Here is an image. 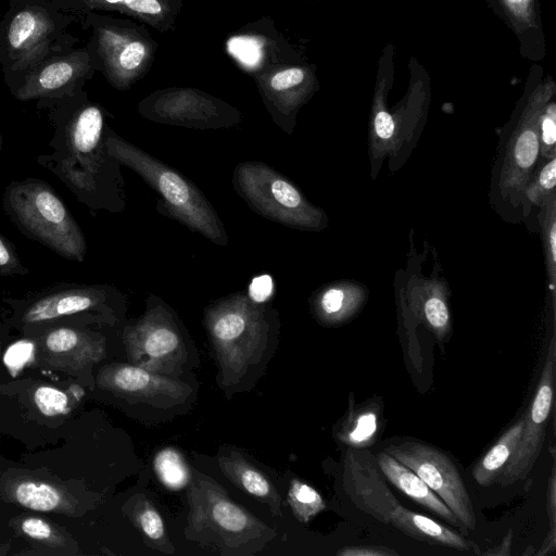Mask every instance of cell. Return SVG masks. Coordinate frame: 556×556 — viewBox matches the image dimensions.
<instances>
[{"label":"cell","mask_w":556,"mask_h":556,"mask_svg":"<svg viewBox=\"0 0 556 556\" xmlns=\"http://www.w3.org/2000/svg\"><path fill=\"white\" fill-rule=\"evenodd\" d=\"M54 128L51 153L36 162L53 173L90 211H116L119 203L118 162L104 143L105 110L83 90L74 96L37 101Z\"/></svg>","instance_id":"1"},{"label":"cell","mask_w":556,"mask_h":556,"mask_svg":"<svg viewBox=\"0 0 556 556\" xmlns=\"http://www.w3.org/2000/svg\"><path fill=\"white\" fill-rule=\"evenodd\" d=\"M556 96L551 76H529L525 91L500 134L494 159L489 203L507 223L521 222V198L540 162V117Z\"/></svg>","instance_id":"2"},{"label":"cell","mask_w":556,"mask_h":556,"mask_svg":"<svg viewBox=\"0 0 556 556\" xmlns=\"http://www.w3.org/2000/svg\"><path fill=\"white\" fill-rule=\"evenodd\" d=\"M394 48L388 43L378 62L368 127V152L371 177L389 157L392 170L401 167L416 146L427 119L430 103V78L414 56L409 60L408 88L401 101L388 106L394 75Z\"/></svg>","instance_id":"3"},{"label":"cell","mask_w":556,"mask_h":556,"mask_svg":"<svg viewBox=\"0 0 556 556\" xmlns=\"http://www.w3.org/2000/svg\"><path fill=\"white\" fill-rule=\"evenodd\" d=\"M75 22L54 0H9L0 20V72L11 93L41 61L79 42L68 30Z\"/></svg>","instance_id":"4"},{"label":"cell","mask_w":556,"mask_h":556,"mask_svg":"<svg viewBox=\"0 0 556 556\" xmlns=\"http://www.w3.org/2000/svg\"><path fill=\"white\" fill-rule=\"evenodd\" d=\"M110 155L140 175L162 197V212L219 245L227 244L224 225L211 203L189 179L105 126Z\"/></svg>","instance_id":"5"},{"label":"cell","mask_w":556,"mask_h":556,"mask_svg":"<svg viewBox=\"0 0 556 556\" xmlns=\"http://www.w3.org/2000/svg\"><path fill=\"white\" fill-rule=\"evenodd\" d=\"M2 205L8 217L26 237L59 256L84 262L85 235L54 189L46 181L26 178L10 182Z\"/></svg>","instance_id":"6"},{"label":"cell","mask_w":556,"mask_h":556,"mask_svg":"<svg viewBox=\"0 0 556 556\" xmlns=\"http://www.w3.org/2000/svg\"><path fill=\"white\" fill-rule=\"evenodd\" d=\"M189 527L198 541L224 555L255 554L275 536L273 529L232 502L214 480L194 472L189 482Z\"/></svg>","instance_id":"7"},{"label":"cell","mask_w":556,"mask_h":556,"mask_svg":"<svg viewBox=\"0 0 556 556\" xmlns=\"http://www.w3.org/2000/svg\"><path fill=\"white\" fill-rule=\"evenodd\" d=\"M76 18L90 34L86 47L93 68L111 87L128 90L149 73L157 42L144 25L98 12H86Z\"/></svg>","instance_id":"8"},{"label":"cell","mask_w":556,"mask_h":556,"mask_svg":"<svg viewBox=\"0 0 556 556\" xmlns=\"http://www.w3.org/2000/svg\"><path fill=\"white\" fill-rule=\"evenodd\" d=\"M233 185L252 210L270 220L307 231H321L328 226L324 210L312 204L287 177L261 162L240 163Z\"/></svg>","instance_id":"9"},{"label":"cell","mask_w":556,"mask_h":556,"mask_svg":"<svg viewBox=\"0 0 556 556\" xmlns=\"http://www.w3.org/2000/svg\"><path fill=\"white\" fill-rule=\"evenodd\" d=\"M205 325L223 372L231 377L244 374L265 349L268 324L249 295L225 298L206 312Z\"/></svg>","instance_id":"10"},{"label":"cell","mask_w":556,"mask_h":556,"mask_svg":"<svg viewBox=\"0 0 556 556\" xmlns=\"http://www.w3.org/2000/svg\"><path fill=\"white\" fill-rule=\"evenodd\" d=\"M137 110L155 123L197 129L232 127L242 119L235 106L191 87L155 90L139 102Z\"/></svg>","instance_id":"11"},{"label":"cell","mask_w":556,"mask_h":556,"mask_svg":"<svg viewBox=\"0 0 556 556\" xmlns=\"http://www.w3.org/2000/svg\"><path fill=\"white\" fill-rule=\"evenodd\" d=\"M387 453L410 468L445 503L465 530L476 529L470 494L452 458L441 450L416 440H405L384 447Z\"/></svg>","instance_id":"12"},{"label":"cell","mask_w":556,"mask_h":556,"mask_svg":"<svg viewBox=\"0 0 556 556\" xmlns=\"http://www.w3.org/2000/svg\"><path fill=\"white\" fill-rule=\"evenodd\" d=\"M129 361L157 374H170L185 363L186 350L179 329L162 302L124 332Z\"/></svg>","instance_id":"13"},{"label":"cell","mask_w":556,"mask_h":556,"mask_svg":"<svg viewBox=\"0 0 556 556\" xmlns=\"http://www.w3.org/2000/svg\"><path fill=\"white\" fill-rule=\"evenodd\" d=\"M252 75L274 122L291 134L300 109L319 89L315 65L273 62L253 70Z\"/></svg>","instance_id":"14"},{"label":"cell","mask_w":556,"mask_h":556,"mask_svg":"<svg viewBox=\"0 0 556 556\" xmlns=\"http://www.w3.org/2000/svg\"><path fill=\"white\" fill-rule=\"evenodd\" d=\"M116 291L105 285L63 282L24 300H7L14 305L23 326H39L61 318L101 312L109 307Z\"/></svg>","instance_id":"15"},{"label":"cell","mask_w":556,"mask_h":556,"mask_svg":"<svg viewBox=\"0 0 556 556\" xmlns=\"http://www.w3.org/2000/svg\"><path fill=\"white\" fill-rule=\"evenodd\" d=\"M555 365L556 338L555 331H553L536 392L530 409L526 413V420L518 445L496 480L503 486L527 478L541 454L546 422L553 404Z\"/></svg>","instance_id":"16"},{"label":"cell","mask_w":556,"mask_h":556,"mask_svg":"<svg viewBox=\"0 0 556 556\" xmlns=\"http://www.w3.org/2000/svg\"><path fill=\"white\" fill-rule=\"evenodd\" d=\"M94 73L87 47H74L41 61L11 94L22 102L74 96L84 90Z\"/></svg>","instance_id":"17"},{"label":"cell","mask_w":556,"mask_h":556,"mask_svg":"<svg viewBox=\"0 0 556 556\" xmlns=\"http://www.w3.org/2000/svg\"><path fill=\"white\" fill-rule=\"evenodd\" d=\"M435 264L429 276L420 273V255L409 253L408 270L403 271V294L415 323L422 325L443 343L452 332L450 290Z\"/></svg>","instance_id":"18"},{"label":"cell","mask_w":556,"mask_h":556,"mask_svg":"<svg viewBox=\"0 0 556 556\" xmlns=\"http://www.w3.org/2000/svg\"><path fill=\"white\" fill-rule=\"evenodd\" d=\"M97 383L118 397L161 407L179 404L189 395L186 384L137 365L104 366L99 370Z\"/></svg>","instance_id":"19"},{"label":"cell","mask_w":556,"mask_h":556,"mask_svg":"<svg viewBox=\"0 0 556 556\" xmlns=\"http://www.w3.org/2000/svg\"><path fill=\"white\" fill-rule=\"evenodd\" d=\"M104 354L102 336L75 327H50L36 339L38 363L67 374H76L98 363Z\"/></svg>","instance_id":"20"},{"label":"cell","mask_w":556,"mask_h":556,"mask_svg":"<svg viewBox=\"0 0 556 556\" xmlns=\"http://www.w3.org/2000/svg\"><path fill=\"white\" fill-rule=\"evenodd\" d=\"M376 458L367 451L352 448L343 460V488L354 506L382 523L400 505L379 472Z\"/></svg>","instance_id":"21"},{"label":"cell","mask_w":556,"mask_h":556,"mask_svg":"<svg viewBox=\"0 0 556 556\" xmlns=\"http://www.w3.org/2000/svg\"><path fill=\"white\" fill-rule=\"evenodd\" d=\"M75 17L86 12H115L161 33L173 29L182 0H54Z\"/></svg>","instance_id":"22"},{"label":"cell","mask_w":556,"mask_h":556,"mask_svg":"<svg viewBox=\"0 0 556 556\" xmlns=\"http://www.w3.org/2000/svg\"><path fill=\"white\" fill-rule=\"evenodd\" d=\"M2 496L16 505L36 511L77 515V501L64 488L29 476H12L1 483Z\"/></svg>","instance_id":"23"},{"label":"cell","mask_w":556,"mask_h":556,"mask_svg":"<svg viewBox=\"0 0 556 556\" xmlns=\"http://www.w3.org/2000/svg\"><path fill=\"white\" fill-rule=\"evenodd\" d=\"M368 295L367 287L359 281H332L314 293L311 305L320 324L340 326L353 319L363 309Z\"/></svg>","instance_id":"24"},{"label":"cell","mask_w":556,"mask_h":556,"mask_svg":"<svg viewBox=\"0 0 556 556\" xmlns=\"http://www.w3.org/2000/svg\"><path fill=\"white\" fill-rule=\"evenodd\" d=\"M376 462L384 477L405 495L467 533L445 503L410 468L386 451L376 455Z\"/></svg>","instance_id":"25"},{"label":"cell","mask_w":556,"mask_h":556,"mask_svg":"<svg viewBox=\"0 0 556 556\" xmlns=\"http://www.w3.org/2000/svg\"><path fill=\"white\" fill-rule=\"evenodd\" d=\"M389 525L414 540L431 545L445 546L459 552H469L475 547L470 541L454 530L401 504L391 513Z\"/></svg>","instance_id":"26"},{"label":"cell","mask_w":556,"mask_h":556,"mask_svg":"<svg viewBox=\"0 0 556 556\" xmlns=\"http://www.w3.org/2000/svg\"><path fill=\"white\" fill-rule=\"evenodd\" d=\"M218 463L223 472L237 488L269 505L274 515L281 516V498L278 492L242 455L230 452L219 456Z\"/></svg>","instance_id":"27"},{"label":"cell","mask_w":556,"mask_h":556,"mask_svg":"<svg viewBox=\"0 0 556 556\" xmlns=\"http://www.w3.org/2000/svg\"><path fill=\"white\" fill-rule=\"evenodd\" d=\"M490 8L510 27L522 45V53L538 47L542 37L535 0H485Z\"/></svg>","instance_id":"28"},{"label":"cell","mask_w":556,"mask_h":556,"mask_svg":"<svg viewBox=\"0 0 556 556\" xmlns=\"http://www.w3.org/2000/svg\"><path fill=\"white\" fill-rule=\"evenodd\" d=\"M525 420L526 413L477 462L472 469V477L479 485L489 486L497 480L518 445Z\"/></svg>","instance_id":"29"},{"label":"cell","mask_w":556,"mask_h":556,"mask_svg":"<svg viewBox=\"0 0 556 556\" xmlns=\"http://www.w3.org/2000/svg\"><path fill=\"white\" fill-rule=\"evenodd\" d=\"M131 501L134 504H130L129 517L148 544L163 553H174L160 513L143 496H136Z\"/></svg>","instance_id":"30"},{"label":"cell","mask_w":556,"mask_h":556,"mask_svg":"<svg viewBox=\"0 0 556 556\" xmlns=\"http://www.w3.org/2000/svg\"><path fill=\"white\" fill-rule=\"evenodd\" d=\"M556 157L540 160L521 198V222L528 223L533 210H539L555 192Z\"/></svg>","instance_id":"31"},{"label":"cell","mask_w":556,"mask_h":556,"mask_svg":"<svg viewBox=\"0 0 556 556\" xmlns=\"http://www.w3.org/2000/svg\"><path fill=\"white\" fill-rule=\"evenodd\" d=\"M538 224L540 228L547 287L551 295L553 311H555V287H556V193L551 195L538 212Z\"/></svg>","instance_id":"32"},{"label":"cell","mask_w":556,"mask_h":556,"mask_svg":"<svg viewBox=\"0 0 556 556\" xmlns=\"http://www.w3.org/2000/svg\"><path fill=\"white\" fill-rule=\"evenodd\" d=\"M378 430V414L374 408L351 412L338 437L353 448H362L374 442Z\"/></svg>","instance_id":"33"},{"label":"cell","mask_w":556,"mask_h":556,"mask_svg":"<svg viewBox=\"0 0 556 556\" xmlns=\"http://www.w3.org/2000/svg\"><path fill=\"white\" fill-rule=\"evenodd\" d=\"M154 469L160 481L170 490H180L191 480L187 463L173 447L163 448L156 454Z\"/></svg>","instance_id":"34"},{"label":"cell","mask_w":556,"mask_h":556,"mask_svg":"<svg viewBox=\"0 0 556 556\" xmlns=\"http://www.w3.org/2000/svg\"><path fill=\"white\" fill-rule=\"evenodd\" d=\"M288 502L293 515L303 523L309 522L326 507L325 501L319 492L298 479H293L290 482Z\"/></svg>","instance_id":"35"},{"label":"cell","mask_w":556,"mask_h":556,"mask_svg":"<svg viewBox=\"0 0 556 556\" xmlns=\"http://www.w3.org/2000/svg\"><path fill=\"white\" fill-rule=\"evenodd\" d=\"M18 531L25 536L53 547L68 546L67 535L54 525L39 517H23L17 520Z\"/></svg>","instance_id":"36"},{"label":"cell","mask_w":556,"mask_h":556,"mask_svg":"<svg viewBox=\"0 0 556 556\" xmlns=\"http://www.w3.org/2000/svg\"><path fill=\"white\" fill-rule=\"evenodd\" d=\"M33 400L39 412L47 417L64 415L71 409V399L56 388L39 386L33 392Z\"/></svg>","instance_id":"37"},{"label":"cell","mask_w":556,"mask_h":556,"mask_svg":"<svg viewBox=\"0 0 556 556\" xmlns=\"http://www.w3.org/2000/svg\"><path fill=\"white\" fill-rule=\"evenodd\" d=\"M556 157V102L553 97L540 117V160Z\"/></svg>","instance_id":"38"},{"label":"cell","mask_w":556,"mask_h":556,"mask_svg":"<svg viewBox=\"0 0 556 556\" xmlns=\"http://www.w3.org/2000/svg\"><path fill=\"white\" fill-rule=\"evenodd\" d=\"M28 273L14 244L0 235V277L25 276Z\"/></svg>","instance_id":"39"},{"label":"cell","mask_w":556,"mask_h":556,"mask_svg":"<svg viewBox=\"0 0 556 556\" xmlns=\"http://www.w3.org/2000/svg\"><path fill=\"white\" fill-rule=\"evenodd\" d=\"M36 356V341L23 339L14 342L4 354V363L11 372H18Z\"/></svg>","instance_id":"40"},{"label":"cell","mask_w":556,"mask_h":556,"mask_svg":"<svg viewBox=\"0 0 556 556\" xmlns=\"http://www.w3.org/2000/svg\"><path fill=\"white\" fill-rule=\"evenodd\" d=\"M273 294V281L267 275L254 278L249 288V296L255 303L267 301Z\"/></svg>","instance_id":"41"},{"label":"cell","mask_w":556,"mask_h":556,"mask_svg":"<svg viewBox=\"0 0 556 556\" xmlns=\"http://www.w3.org/2000/svg\"><path fill=\"white\" fill-rule=\"evenodd\" d=\"M340 556H391L396 552L386 546H348L336 553Z\"/></svg>","instance_id":"42"},{"label":"cell","mask_w":556,"mask_h":556,"mask_svg":"<svg viewBox=\"0 0 556 556\" xmlns=\"http://www.w3.org/2000/svg\"><path fill=\"white\" fill-rule=\"evenodd\" d=\"M555 469L553 467L549 482H548V492H547V513L551 523V529L555 530V519H556V500H555Z\"/></svg>","instance_id":"43"},{"label":"cell","mask_w":556,"mask_h":556,"mask_svg":"<svg viewBox=\"0 0 556 556\" xmlns=\"http://www.w3.org/2000/svg\"><path fill=\"white\" fill-rule=\"evenodd\" d=\"M511 547V531H508L502 543L496 549L485 552L488 555H509Z\"/></svg>","instance_id":"44"},{"label":"cell","mask_w":556,"mask_h":556,"mask_svg":"<svg viewBox=\"0 0 556 556\" xmlns=\"http://www.w3.org/2000/svg\"><path fill=\"white\" fill-rule=\"evenodd\" d=\"M2 144H3V138H2V135H1V132H0V151H1V149H2Z\"/></svg>","instance_id":"45"},{"label":"cell","mask_w":556,"mask_h":556,"mask_svg":"<svg viewBox=\"0 0 556 556\" xmlns=\"http://www.w3.org/2000/svg\"><path fill=\"white\" fill-rule=\"evenodd\" d=\"M316 1H323V0H316Z\"/></svg>","instance_id":"46"}]
</instances>
